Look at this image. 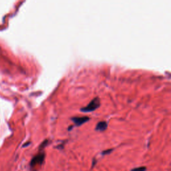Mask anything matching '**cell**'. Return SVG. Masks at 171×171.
I'll return each instance as SVG.
<instances>
[{"instance_id":"1","label":"cell","mask_w":171,"mask_h":171,"mask_svg":"<svg viewBox=\"0 0 171 171\" xmlns=\"http://www.w3.org/2000/svg\"><path fill=\"white\" fill-rule=\"evenodd\" d=\"M100 106V98H99L98 97H96V98H94L92 100H91L90 102L86 106L83 107L82 108H81L80 110L84 112H93L95 110L97 109Z\"/></svg>"},{"instance_id":"2","label":"cell","mask_w":171,"mask_h":171,"mask_svg":"<svg viewBox=\"0 0 171 171\" xmlns=\"http://www.w3.org/2000/svg\"><path fill=\"white\" fill-rule=\"evenodd\" d=\"M45 159V154L44 152L40 153V154H37L36 156H35L31 160L30 165L31 166H35L38 165H42L44 163V161Z\"/></svg>"},{"instance_id":"3","label":"cell","mask_w":171,"mask_h":171,"mask_svg":"<svg viewBox=\"0 0 171 171\" xmlns=\"http://www.w3.org/2000/svg\"><path fill=\"white\" fill-rule=\"evenodd\" d=\"M71 120L73 121L74 124L77 127H79V126L82 125L83 124H84L86 122H87L88 121L90 120V118L88 116H82V117H80V116H75V117H72L71 118Z\"/></svg>"},{"instance_id":"4","label":"cell","mask_w":171,"mask_h":171,"mask_svg":"<svg viewBox=\"0 0 171 171\" xmlns=\"http://www.w3.org/2000/svg\"><path fill=\"white\" fill-rule=\"evenodd\" d=\"M107 127H108V122H106V121H100V122H99L97 124L95 129L96 130H97V131L102 132L106 130Z\"/></svg>"},{"instance_id":"5","label":"cell","mask_w":171,"mask_h":171,"mask_svg":"<svg viewBox=\"0 0 171 171\" xmlns=\"http://www.w3.org/2000/svg\"><path fill=\"white\" fill-rule=\"evenodd\" d=\"M147 170V168L145 166H141V167H138L136 168H134L131 171H145Z\"/></svg>"},{"instance_id":"6","label":"cell","mask_w":171,"mask_h":171,"mask_svg":"<svg viewBox=\"0 0 171 171\" xmlns=\"http://www.w3.org/2000/svg\"><path fill=\"white\" fill-rule=\"evenodd\" d=\"M48 140H44V141L42 143V145H40V149H42V148H44L45 147H46V146L48 145Z\"/></svg>"},{"instance_id":"7","label":"cell","mask_w":171,"mask_h":171,"mask_svg":"<svg viewBox=\"0 0 171 171\" xmlns=\"http://www.w3.org/2000/svg\"><path fill=\"white\" fill-rule=\"evenodd\" d=\"M112 150H113V149H109V150H105V151H104L102 152L103 154H109V153L111 152Z\"/></svg>"}]
</instances>
